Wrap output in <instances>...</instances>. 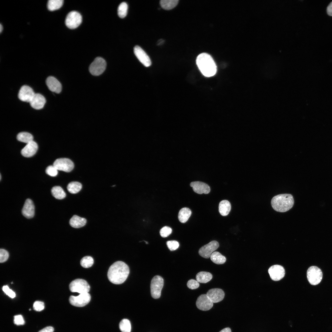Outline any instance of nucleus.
<instances>
[{
    "label": "nucleus",
    "mask_w": 332,
    "mask_h": 332,
    "mask_svg": "<svg viewBox=\"0 0 332 332\" xmlns=\"http://www.w3.org/2000/svg\"><path fill=\"white\" fill-rule=\"evenodd\" d=\"M129 273L128 266L124 262L118 261L109 267L107 276L109 281L116 284L123 283L127 279Z\"/></svg>",
    "instance_id": "nucleus-1"
},
{
    "label": "nucleus",
    "mask_w": 332,
    "mask_h": 332,
    "mask_svg": "<svg viewBox=\"0 0 332 332\" xmlns=\"http://www.w3.org/2000/svg\"><path fill=\"white\" fill-rule=\"evenodd\" d=\"M196 63L202 74L206 77L214 75L217 71V66L212 57L206 53H202L197 57Z\"/></svg>",
    "instance_id": "nucleus-2"
},
{
    "label": "nucleus",
    "mask_w": 332,
    "mask_h": 332,
    "mask_svg": "<svg viewBox=\"0 0 332 332\" xmlns=\"http://www.w3.org/2000/svg\"><path fill=\"white\" fill-rule=\"evenodd\" d=\"M294 202L293 196L291 194H284L277 195L273 197L271 204L274 210L283 212L292 208Z\"/></svg>",
    "instance_id": "nucleus-3"
},
{
    "label": "nucleus",
    "mask_w": 332,
    "mask_h": 332,
    "mask_svg": "<svg viewBox=\"0 0 332 332\" xmlns=\"http://www.w3.org/2000/svg\"><path fill=\"white\" fill-rule=\"evenodd\" d=\"M106 66L105 61L102 58H96L90 65L89 70L90 73L95 76H98L102 74L105 71Z\"/></svg>",
    "instance_id": "nucleus-4"
},
{
    "label": "nucleus",
    "mask_w": 332,
    "mask_h": 332,
    "mask_svg": "<svg viewBox=\"0 0 332 332\" xmlns=\"http://www.w3.org/2000/svg\"><path fill=\"white\" fill-rule=\"evenodd\" d=\"M69 288L72 292H76L81 294L88 293L90 287L85 280L82 279H77L70 283Z\"/></svg>",
    "instance_id": "nucleus-5"
},
{
    "label": "nucleus",
    "mask_w": 332,
    "mask_h": 332,
    "mask_svg": "<svg viewBox=\"0 0 332 332\" xmlns=\"http://www.w3.org/2000/svg\"><path fill=\"white\" fill-rule=\"evenodd\" d=\"M164 279L159 275L154 276L152 279L151 285V293L152 297L155 299L159 298L164 285Z\"/></svg>",
    "instance_id": "nucleus-6"
},
{
    "label": "nucleus",
    "mask_w": 332,
    "mask_h": 332,
    "mask_svg": "<svg viewBox=\"0 0 332 332\" xmlns=\"http://www.w3.org/2000/svg\"><path fill=\"white\" fill-rule=\"evenodd\" d=\"M82 17L78 12L72 11L69 12L66 16L65 23L70 29H74L77 27L81 23Z\"/></svg>",
    "instance_id": "nucleus-7"
},
{
    "label": "nucleus",
    "mask_w": 332,
    "mask_h": 332,
    "mask_svg": "<svg viewBox=\"0 0 332 332\" xmlns=\"http://www.w3.org/2000/svg\"><path fill=\"white\" fill-rule=\"evenodd\" d=\"M307 277L309 283L311 285H315L321 281L322 274L321 269L315 266L310 267L307 271Z\"/></svg>",
    "instance_id": "nucleus-8"
},
{
    "label": "nucleus",
    "mask_w": 332,
    "mask_h": 332,
    "mask_svg": "<svg viewBox=\"0 0 332 332\" xmlns=\"http://www.w3.org/2000/svg\"><path fill=\"white\" fill-rule=\"evenodd\" d=\"M91 299V296L88 293H82L77 296H70V303L75 306L81 307L87 304Z\"/></svg>",
    "instance_id": "nucleus-9"
},
{
    "label": "nucleus",
    "mask_w": 332,
    "mask_h": 332,
    "mask_svg": "<svg viewBox=\"0 0 332 332\" xmlns=\"http://www.w3.org/2000/svg\"><path fill=\"white\" fill-rule=\"evenodd\" d=\"M53 165L57 170L66 172L71 171L74 166L73 162L70 159L67 158H60L56 159Z\"/></svg>",
    "instance_id": "nucleus-10"
},
{
    "label": "nucleus",
    "mask_w": 332,
    "mask_h": 332,
    "mask_svg": "<svg viewBox=\"0 0 332 332\" xmlns=\"http://www.w3.org/2000/svg\"><path fill=\"white\" fill-rule=\"evenodd\" d=\"M218 242L215 240L211 241L207 244L201 247L199 250V254L202 257L208 259L219 247Z\"/></svg>",
    "instance_id": "nucleus-11"
},
{
    "label": "nucleus",
    "mask_w": 332,
    "mask_h": 332,
    "mask_svg": "<svg viewBox=\"0 0 332 332\" xmlns=\"http://www.w3.org/2000/svg\"><path fill=\"white\" fill-rule=\"evenodd\" d=\"M268 272L271 279L275 281L281 279L284 276L285 271L281 266L275 265L271 267Z\"/></svg>",
    "instance_id": "nucleus-12"
},
{
    "label": "nucleus",
    "mask_w": 332,
    "mask_h": 332,
    "mask_svg": "<svg viewBox=\"0 0 332 332\" xmlns=\"http://www.w3.org/2000/svg\"><path fill=\"white\" fill-rule=\"evenodd\" d=\"M196 305L198 309L207 311L210 309L213 306V302L207 294H203L199 296L196 301Z\"/></svg>",
    "instance_id": "nucleus-13"
},
{
    "label": "nucleus",
    "mask_w": 332,
    "mask_h": 332,
    "mask_svg": "<svg viewBox=\"0 0 332 332\" xmlns=\"http://www.w3.org/2000/svg\"><path fill=\"white\" fill-rule=\"evenodd\" d=\"M35 93L30 87L24 85L20 88L18 94L19 99L22 101L30 102Z\"/></svg>",
    "instance_id": "nucleus-14"
},
{
    "label": "nucleus",
    "mask_w": 332,
    "mask_h": 332,
    "mask_svg": "<svg viewBox=\"0 0 332 332\" xmlns=\"http://www.w3.org/2000/svg\"><path fill=\"white\" fill-rule=\"evenodd\" d=\"M134 53L140 62L145 66L148 67L151 65V61L145 52L139 46L136 45L134 48Z\"/></svg>",
    "instance_id": "nucleus-15"
},
{
    "label": "nucleus",
    "mask_w": 332,
    "mask_h": 332,
    "mask_svg": "<svg viewBox=\"0 0 332 332\" xmlns=\"http://www.w3.org/2000/svg\"><path fill=\"white\" fill-rule=\"evenodd\" d=\"M207 295L213 303H217L221 301L224 297L223 290L219 288L211 289L208 291Z\"/></svg>",
    "instance_id": "nucleus-16"
},
{
    "label": "nucleus",
    "mask_w": 332,
    "mask_h": 332,
    "mask_svg": "<svg viewBox=\"0 0 332 332\" xmlns=\"http://www.w3.org/2000/svg\"><path fill=\"white\" fill-rule=\"evenodd\" d=\"M194 191L199 194H208L210 191V188L206 184L200 181H194L190 184Z\"/></svg>",
    "instance_id": "nucleus-17"
},
{
    "label": "nucleus",
    "mask_w": 332,
    "mask_h": 332,
    "mask_svg": "<svg viewBox=\"0 0 332 332\" xmlns=\"http://www.w3.org/2000/svg\"><path fill=\"white\" fill-rule=\"evenodd\" d=\"M46 83L49 89L52 92L57 93L61 92L62 86L60 82L55 77L49 76L47 78Z\"/></svg>",
    "instance_id": "nucleus-18"
},
{
    "label": "nucleus",
    "mask_w": 332,
    "mask_h": 332,
    "mask_svg": "<svg viewBox=\"0 0 332 332\" xmlns=\"http://www.w3.org/2000/svg\"><path fill=\"white\" fill-rule=\"evenodd\" d=\"M38 148L37 143L33 140L27 144L21 151L22 155L24 156L29 157L34 156Z\"/></svg>",
    "instance_id": "nucleus-19"
},
{
    "label": "nucleus",
    "mask_w": 332,
    "mask_h": 332,
    "mask_svg": "<svg viewBox=\"0 0 332 332\" xmlns=\"http://www.w3.org/2000/svg\"><path fill=\"white\" fill-rule=\"evenodd\" d=\"M34 206L32 201L30 199H27L22 210V214L27 218H32L34 215Z\"/></svg>",
    "instance_id": "nucleus-20"
},
{
    "label": "nucleus",
    "mask_w": 332,
    "mask_h": 332,
    "mask_svg": "<svg viewBox=\"0 0 332 332\" xmlns=\"http://www.w3.org/2000/svg\"><path fill=\"white\" fill-rule=\"evenodd\" d=\"M45 102V99L42 95L40 93H35L29 103L33 108L39 110L44 107Z\"/></svg>",
    "instance_id": "nucleus-21"
},
{
    "label": "nucleus",
    "mask_w": 332,
    "mask_h": 332,
    "mask_svg": "<svg viewBox=\"0 0 332 332\" xmlns=\"http://www.w3.org/2000/svg\"><path fill=\"white\" fill-rule=\"evenodd\" d=\"M86 223V219L76 215L73 216L69 220L71 226L75 228L83 227L85 225Z\"/></svg>",
    "instance_id": "nucleus-22"
},
{
    "label": "nucleus",
    "mask_w": 332,
    "mask_h": 332,
    "mask_svg": "<svg viewBox=\"0 0 332 332\" xmlns=\"http://www.w3.org/2000/svg\"><path fill=\"white\" fill-rule=\"evenodd\" d=\"M231 204L227 200H223L219 203V211L220 214L223 216L227 215L231 211Z\"/></svg>",
    "instance_id": "nucleus-23"
},
{
    "label": "nucleus",
    "mask_w": 332,
    "mask_h": 332,
    "mask_svg": "<svg viewBox=\"0 0 332 332\" xmlns=\"http://www.w3.org/2000/svg\"><path fill=\"white\" fill-rule=\"evenodd\" d=\"M192 214V211L189 208H184L179 211L178 218L179 221L183 223L186 222Z\"/></svg>",
    "instance_id": "nucleus-24"
},
{
    "label": "nucleus",
    "mask_w": 332,
    "mask_h": 332,
    "mask_svg": "<svg viewBox=\"0 0 332 332\" xmlns=\"http://www.w3.org/2000/svg\"><path fill=\"white\" fill-rule=\"evenodd\" d=\"M212 275L210 273L206 271H200L196 276V280L199 283H206L211 280Z\"/></svg>",
    "instance_id": "nucleus-25"
},
{
    "label": "nucleus",
    "mask_w": 332,
    "mask_h": 332,
    "mask_svg": "<svg viewBox=\"0 0 332 332\" xmlns=\"http://www.w3.org/2000/svg\"><path fill=\"white\" fill-rule=\"evenodd\" d=\"M52 195L57 199L61 200L66 196V193L63 189L60 186H55L51 190Z\"/></svg>",
    "instance_id": "nucleus-26"
},
{
    "label": "nucleus",
    "mask_w": 332,
    "mask_h": 332,
    "mask_svg": "<svg viewBox=\"0 0 332 332\" xmlns=\"http://www.w3.org/2000/svg\"><path fill=\"white\" fill-rule=\"evenodd\" d=\"M211 260L214 263L217 264H223L226 262V257L218 251L213 252L210 256Z\"/></svg>",
    "instance_id": "nucleus-27"
},
{
    "label": "nucleus",
    "mask_w": 332,
    "mask_h": 332,
    "mask_svg": "<svg viewBox=\"0 0 332 332\" xmlns=\"http://www.w3.org/2000/svg\"><path fill=\"white\" fill-rule=\"evenodd\" d=\"M179 1L178 0H161L160 1V4L164 9L170 10L176 7Z\"/></svg>",
    "instance_id": "nucleus-28"
},
{
    "label": "nucleus",
    "mask_w": 332,
    "mask_h": 332,
    "mask_svg": "<svg viewBox=\"0 0 332 332\" xmlns=\"http://www.w3.org/2000/svg\"><path fill=\"white\" fill-rule=\"evenodd\" d=\"M63 2V0H49L47 4V8L51 11L57 10L62 6Z\"/></svg>",
    "instance_id": "nucleus-29"
},
{
    "label": "nucleus",
    "mask_w": 332,
    "mask_h": 332,
    "mask_svg": "<svg viewBox=\"0 0 332 332\" xmlns=\"http://www.w3.org/2000/svg\"><path fill=\"white\" fill-rule=\"evenodd\" d=\"M17 138L18 141L27 144L33 141V136L29 133L22 132L18 134Z\"/></svg>",
    "instance_id": "nucleus-30"
},
{
    "label": "nucleus",
    "mask_w": 332,
    "mask_h": 332,
    "mask_svg": "<svg viewBox=\"0 0 332 332\" xmlns=\"http://www.w3.org/2000/svg\"><path fill=\"white\" fill-rule=\"evenodd\" d=\"M82 187V184L80 183L73 181L69 184L67 186V189L70 193L76 194L81 190Z\"/></svg>",
    "instance_id": "nucleus-31"
},
{
    "label": "nucleus",
    "mask_w": 332,
    "mask_h": 332,
    "mask_svg": "<svg viewBox=\"0 0 332 332\" xmlns=\"http://www.w3.org/2000/svg\"><path fill=\"white\" fill-rule=\"evenodd\" d=\"M128 10V5L125 2L121 3L117 9V13L118 16L121 18H124L127 15Z\"/></svg>",
    "instance_id": "nucleus-32"
},
{
    "label": "nucleus",
    "mask_w": 332,
    "mask_h": 332,
    "mask_svg": "<svg viewBox=\"0 0 332 332\" xmlns=\"http://www.w3.org/2000/svg\"><path fill=\"white\" fill-rule=\"evenodd\" d=\"M119 327L122 332H131V323L128 319H123L119 323Z\"/></svg>",
    "instance_id": "nucleus-33"
},
{
    "label": "nucleus",
    "mask_w": 332,
    "mask_h": 332,
    "mask_svg": "<svg viewBox=\"0 0 332 332\" xmlns=\"http://www.w3.org/2000/svg\"><path fill=\"white\" fill-rule=\"evenodd\" d=\"M94 260L90 256H85L83 257L81 260L80 264L81 266L85 268H88L91 267L93 264Z\"/></svg>",
    "instance_id": "nucleus-34"
},
{
    "label": "nucleus",
    "mask_w": 332,
    "mask_h": 332,
    "mask_svg": "<svg viewBox=\"0 0 332 332\" xmlns=\"http://www.w3.org/2000/svg\"><path fill=\"white\" fill-rule=\"evenodd\" d=\"M55 167L53 165L48 166L45 170V172L47 174L51 176H55L57 175L58 171Z\"/></svg>",
    "instance_id": "nucleus-35"
},
{
    "label": "nucleus",
    "mask_w": 332,
    "mask_h": 332,
    "mask_svg": "<svg viewBox=\"0 0 332 332\" xmlns=\"http://www.w3.org/2000/svg\"><path fill=\"white\" fill-rule=\"evenodd\" d=\"M166 244L169 249L171 251L176 250L179 246V243L175 240L168 241L167 242Z\"/></svg>",
    "instance_id": "nucleus-36"
},
{
    "label": "nucleus",
    "mask_w": 332,
    "mask_h": 332,
    "mask_svg": "<svg viewBox=\"0 0 332 332\" xmlns=\"http://www.w3.org/2000/svg\"><path fill=\"white\" fill-rule=\"evenodd\" d=\"M172 231V229L169 227L165 226L160 229V234L162 237H166L171 233Z\"/></svg>",
    "instance_id": "nucleus-37"
},
{
    "label": "nucleus",
    "mask_w": 332,
    "mask_h": 332,
    "mask_svg": "<svg viewBox=\"0 0 332 332\" xmlns=\"http://www.w3.org/2000/svg\"><path fill=\"white\" fill-rule=\"evenodd\" d=\"M200 286L199 282L193 279L189 280L187 283V286L188 288L192 290L197 288Z\"/></svg>",
    "instance_id": "nucleus-38"
},
{
    "label": "nucleus",
    "mask_w": 332,
    "mask_h": 332,
    "mask_svg": "<svg viewBox=\"0 0 332 332\" xmlns=\"http://www.w3.org/2000/svg\"><path fill=\"white\" fill-rule=\"evenodd\" d=\"M33 307L35 311H40L44 309V304L43 302L36 301L34 303Z\"/></svg>",
    "instance_id": "nucleus-39"
},
{
    "label": "nucleus",
    "mask_w": 332,
    "mask_h": 332,
    "mask_svg": "<svg viewBox=\"0 0 332 332\" xmlns=\"http://www.w3.org/2000/svg\"><path fill=\"white\" fill-rule=\"evenodd\" d=\"M9 254L6 250L1 249L0 250V262L1 263L6 261L8 259Z\"/></svg>",
    "instance_id": "nucleus-40"
},
{
    "label": "nucleus",
    "mask_w": 332,
    "mask_h": 332,
    "mask_svg": "<svg viewBox=\"0 0 332 332\" xmlns=\"http://www.w3.org/2000/svg\"><path fill=\"white\" fill-rule=\"evenodd\" d=\"M2 289L4 293L11 298H14L15 297V293L10 289L7 285L3 286Z\"/></svg>",
    "instance_id": "nucleus-41"
},
{
    "label": "nucleus",
    "mask_w": 332,
    "mask_h": 332,
    "mask_svg": "<svg viewBox=\"0 0 332 332\" xmlns=\"http://www.w3.org/2000/svg\"><path fill=\"white\" fill-rule=\"evenodd\" d=\"M14 324L18 326L23 325L25 323L24 318L21 315L14 316Z\"/></svg>",
    "instance_id": "nucleus-42"
},
{
    "label": "nucleus",
    "mask_w": 332,
    "mask_h": 332,
    "mask_svg": "<svg viewBox=\"0 0 332 332\" xmlns=\"http://www.w3.org/2000/svg\"><path fill=\"white\" fill-rule=\"evenodd\" d=\"M53 331L54 328L53 327L47 326L39 330L38 332H53Z\"/></svg>",
    "instance_id": "nucleus-43"
},
{
    "label": "nucleus",
    "mask_w": 332,
    "mask_h": 332,
    "mask_svg": "<svg viewBox=\"0 0 332 332\" xmlns=\"http://www.w3.org/2000/svg\"><path fill=\"white\" fill-rule=\"evenodd\" d=\"M327 12L329 15L332 16V2L330 3L327 6Z\"/></svg>",
    "instance_id": "nucleus-44"
},
{
    "label": "nucleus",
    "mask_w": 332,
    "mask_h": 332,
    "mask_svg": "<svg viewBox=\"0 0 332 332\" xmlns=\"http://www.w3.org/2000/svg\"><path fill=\"white\" fill-rule=\"evenodd\" d=\"M219 332H231V330L230 328L227 327L223 329Z\"/></svg>",
    "instance_id": "nucleus-45"
},
{
    "label": "nucleus",
    "mask_w": 332,
    "mask_h": 332,
    "mask_svg": "<svg viewBox=\"0 0 332 332\" xmlns=\"http://www.w3.org/2000/svg\"><path fill=\"white\" fill-rule=\"evenodd\" d=\"M164 40L163 39H160L157 42V45H162L164 42Z\"/></svg>",
    "instance_id": "nucleus-46"
},
{
    "label": "nucleus",
    "mask_w": 332,
    "mask_h": 332,
    "mask_svg": "<svg viewBox=\"0 0 332 332\" xmlns=\"http://www.w3.org/2000/svg\"><path fill=\"white\" fill-rule=\"evenodd\" d=\"M3 30V27L1 24H0V32L1 33Z\"/></svg>",
    "instance_id": "nucleus-47"
},
{
    "label": "nucleus",
    "mask_w": 332,
    "mask_h": 332,
    "mask_svg": "<svg viewBox=\"0 0 332 332\" xmlns=\"http://www.w3.org/2000/svg\"><path fill=\"white\" fill-rule=\"evenodd\" d=\"M1 178H2V176H1V174H0V180H1Z\"/></svg>",
    "instance_id": "nucleus-48"
}]
</instances>
